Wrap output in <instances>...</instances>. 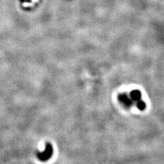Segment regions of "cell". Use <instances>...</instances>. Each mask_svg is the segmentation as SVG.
Masks as SVG:
<instances>
[{
	"label": "cell",
	"mask_w": 164,
	"mask_h": 164,
	"mask_svg": "<svg viewBox=\"0 0 164 164\" xmlns=\"http://www.w3.org/2000/svg\"><path fill=\"white\" fill-rule=\"evenodd\" d=\"M118 99H119L120 101L124 105L125 107H129L133 105V101L131 99L129 95H128L126 93H123V94H121L118 97Z\"/></svg>",
	"instance_id": "obj_2"
},
{
	"label": "cell",
	"mask_w": 164,
	"mask_h": 164,
	"mask_svg": "<svg viewBox=\"0 0 164 164\" xmlns=\"http://www.w3.org/2000/svg\"><path fill=\"white\" fill-rule=\"evenodd\" d=\"M53 155V147L50 143L46 144V147H45V151L42 153H39L38 154V158L41 161H46L49 160L51 157Z\"/></svg>",
	"instance_id": "obj_1"
},
{
	"label": "cell",
	"mask_w": 164,
	"mask_h": 164,
	"mask_svg": "<svg viewBox=\"0 0 164 164\" xmlns=\"http://www.w3.org/2000/svg\"><path fill=\"white\" fill-rule=\"evenodd\" d=\"M129 97H131V99H132L133 103L135 102V104L138 101H140V100H142L141 99V93L139 90H133L132 92H131Z\"/></svg>",
	"instance_id": "obj_3"
},
{
	"label": "cell",
	"mask_w": 164,
	"mask_h": 164,
	"mask_svg": "<svg viewBox=\"0 0 164 164\" xmlns=\"http://www.w3.org/2000/svg\"><path fill=\"white\" fill-rule=\"evenodd\" d=\"M136 106H137L139 110H144L146 108V103L142 100H140V101L136 103Z\"/></svg>",
	"instance_id": "obj_4"
}]
</instances>
